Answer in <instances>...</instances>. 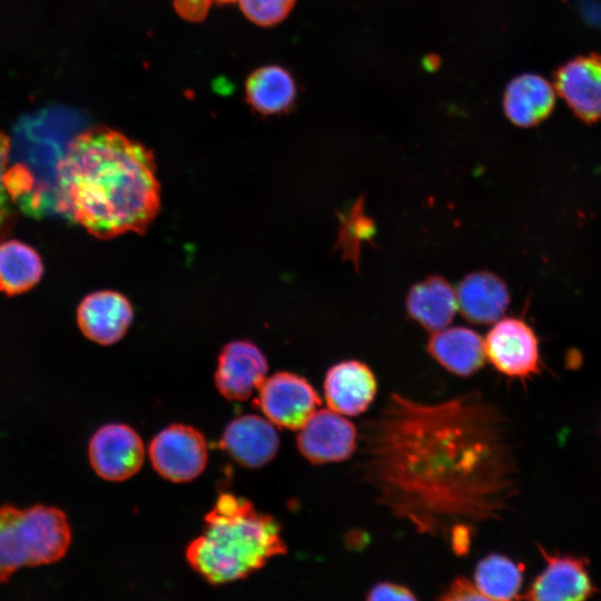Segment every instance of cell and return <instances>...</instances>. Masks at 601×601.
I'll use <instances>...</instances> for the list:
<instances>
[{"instance_id": "1", "label": "cell", "mask_w": 601, "mask_h": 601, "mask_svg": "<svg viewBox=\"0 0 601 601\" xmlns=\"http://www.w3.org/2000/svg\"><path fill=\"white\" fill-rule=\"evenodd\" d=\"M506 423L479 392L432 403L394 392L362 425V480L392 515L465 555L515 494Z\"/></svg>"}, {"instance_id": "2", "label": "cell", "mask_w": 601, "mask_h": 601, "mask_svg": "<svg viewBox=\"0 0 601 601\" xmlns=\"http://www.w3.org/2000/svg\"><path fill=\"white\" fill-rule=\"evenodd\" d=\"M57 183L58 214L101 239L145 233L160 208L152 152L108 127L71 138Z\"/></svg>"}, {"instance_id": "3", "label": "cell", "mask_w": 601, "mask_h": 601, "mask_svg": "<svg viewBox=\"0 0 601 601\" xmlns=\"http://www.w3.org/2000/svg\"><path fill=\"white\" fill-rule=\"evenodd\" d=\"M287 552L278 522L231 493L218 495L203 532L186 549L189 566L210 584L243 580Z\"/></svg>"}, {"instance_id": "4", "label": "cell", "mask_w": 601, "mask_h": 601, "mask_svg": "<svg viewBox=\"0 0 601 601\" xmlns=\"http://www.w3.org/2000/svg\"><path fill=\"white\" fill-rule=\"evenodd\" d=\"M70 543L71 528L60 509L0 506V583L22 568L61 560Z\"/></svg>"}, {"instance_id": "5", "label": "cell", "mask_w": 601, "mask_h": 601, "mask_svg": "<svg viewBox=\"0 0 601 601\" xmlns=\"http://www.w3.org/2000/svg\"><path fill=\"white\" fill-rule=\"evenodd\" d=\"M148 454L155 471L174 483H186L199 476L208 460L205 437L185 424L161 430L150 442Z\"/></svg>"}, {"instance_id": "6", "label": "cell", "mask_w": 601, "mask_h": 601, "mask_svg": "<svg viewBox=\"0 0 601 601\" xmlns=\"http://www.w3.org/2000/svg\"><path fill=\"white\" fill-rule=\"evenodd\" d=\"M486 359L511 378H529L540 373L539 341L534 331L519 317L493 323L484 338Z\"/></svg>"}, {"instance_id": "7", "label": "cell", "mask_w": 601, "mask_h": 601, "mask_svg": "<svg viewBox=\"0 0 601 601\" xmlns=\"http://www.w3.org/2000/svg\"><path fill=\"white\" fill-rule=\"evenodd\" d=\"M257 404L274 425L299 430L315 413L321 398L305 377L278 372L266 377L258 388Z\"/></svg>"}, {"instance_id": "8", "label": "cell", "mask_w": 601, "mask_h": 601, "mask_svg": "<svg viewBox=\"0 0 601 601\" xmlns=\"http://www.w3.org/2000/svg\"><path fill=\"white\" fill-rule=\"evenodd\" d=\"M88 456L96 474L110 482H122L139 472L145 459L144 443L130 426L110 423L91 436Z\"/></svg>"}, {"instance_id": "9", "label": "cell", "mask_w": 601, "mask_h": 601, "mask_svg": "<svg viewBox=\"0 0 601 601\" xmlns=\"http://www.w3.org/2000/svg\"><path fill=\"white\" fill-rule=\"evenodd\" d=\"M357 443L355 425L331 408L316 410L296 437L298 451L312 464L345 461L354 454Z\"/></svg>"}, {"instance_id": "10", "label": "cell", "mask_w": 601, "mask_h": 601, "mask_svg": "<svg viewBox=\"0 0 601 601\" xmlns=\"http://www.w3.org/2000/svg\"><path fill=\"white\" fill-rule=\"evenodd\" d=\"M540 552L545 566L518 600L581 601L595 594L587 559L550 554L542 546Z\"/></svg>"}, {"instance_id": "11", "label": "cell", "mask_w": 601, "mask_h": 601, "mask_svg": "<svg viewBox=\"0 0 601 601\" xmlns=\"http://www.w3.org/2000/svg\"><path fill=\"white\" fill-rule=\"evenodd\" d=\"M554 90L580 120H601V53L578 56L559 67Z\"/></svg>"}, {"instance_id": "12", "label": "cell", "mask_w": 601, "mask_h": 601, "mask_svg": "<svg viewBox=\"0 0 601 601\" xmlns=\"http://www.w3.org/2000/svg\"><path fill=\"white\" fill-rule=\"evenodd\" d=\"M267 371V359L254 343L233 341L223 347L218 356L215 385L227 400L245 401L258 391Z\"/></svg>"}, {"instance_id": "13", "label": "cell", "mask_w": 601, "mask_h": 601, "mask_svg": "<svg viewBox=\"0 0 601 601\" xmlns=\"http://www.w3.org/2000/svg\"><path fill=\"white\" fill-rule=\"evenodd\" d=\"M132 319L131 304L115 290L93 292L87 295L77 308V323L81 333L99 345L119 342Z\"/></svg>"}, {"instance_id": "14", "label": "cell", "mask_w": 601, "mask_h": 601, "mask_svg": "<svg viewBox=\"0 0 601 601\" xmlns=\"http://www.w3.org/2000/svg\"><path fill=\"white\" fill-rule=\"evenodd\" d=\"M220 447L239 465L258 469L277 454L279 436L270 421L248 414L233 420L226 426Z\"/></svg>"}, {"instance_id": "15", "label": "cell", "mask_w": 601, "mask_h": 601, "mask_svg": "<svg viewBox=\"0 0 601 601\" xmlns=\"http://www.w3.org/2000/svg\"><path fill=\"white\" fill-rule=\"evenodd\" d=\"M377 381L363 362L348 359L333 365L325 375L324 396L328 408L346 416L364 413L374 401Z\"/></svg>"}, {"instance_id": "16", "label": "cell", "mask_w": 601, "mask_h": 601, "mask_svg": "<svg viewBox=\"0 0 601 601\" xmlns=\"http://www.w3.org/2000/svg\"><path fill=\"white\" fill-rule=\"evenodd\" d=\"M457 309L463 317L480 325L500 319L510 304L506 284L491 272L467 274L455 290Z\"/></svg>"}, {"instance_id": "17", "label": "cell", "mask_w": 601, "mask_h": 601, "mask_svg": "<svg viewBox=\"0 0 601 601\" xmlns=\"http://www.w3.org/2000/svg\"><path fill=\"white\" fill-rule=\"evenodd\" d=\"M426 349L443 368L457 376H471L486 362L484 338L464 326L433 332Z\"/></svg>"}, {"instance_id": "18", "label": "cell", "mask_w": 601, "mask_h": 601, "mask_svg": "<svg viewBox=\"0 0 601 601\" xmlns=\"http://www.w3.org/2000/svg\"><path fill=\"white\" fill-rule=\"evenodd\" d=\"M554 105V88L536 73H523L513 78L503 95L506 118L521 128L534 127L545 120Z\"/></svg>"}, {"instance_id": "19", "label": "cell", "mask_w": 601, "mask_h": 601, "mask_svg": "<svg viewBox=\"0 0 601 601\" xmlns=\"http://www.w3.org/2000/svg\"><path fill=\"white\" fill-rule=\"evenodd\" d=\"M406 311L425 329H443L457 311L455 290L443 277L430 276L412 286L406 297Z\"/></svg>"}, {"instance_id": "20", "label": "cell", "mask_w": 601, "mask_h": 601, "mask_svg": "<svg viewBox=\"0 0 601 601\" xmlns=\"http://www.w3.org/2000/svg\"><path fill=\"white\" fill-rule=\"evenodd\" d=\"M248 105L263 115H277L292 108L296 85L292 75L279 66H265L253 71L245 83Z\"/></svg>"}, {"instance_id": "21", "label": "cell", "mask_w": 601, "mask_h": 601, "mask_svg": "<svg viewBox=\"0 0 601 601\" xmlns=\"http://www.w3.org/2000/svg\"><path fill=\"white\" fill-rule=\"evenodd\" d=\"M43 264L38 252L17 239L0 240V292L19 295L41 279Z\"/></svg>"}, {"instance_id": "22", "label": "cell", "mask_w": 601, "mask_h": 601, "mask_svg": "<svg viewBox=\"0 0 601 601\" xmlns=\"http://www.w3.org/2000/svg\"><path fill=\"white\" fill-rule=\"evenodd\" d=\"M524 565L500 553L481 559L474 571V583L487 600H515L523 583Z\"/></svg>"}, {"instance_id": "23", "label": "cell", "mask_w": 601, "mask_h": 601, "mask_svg": "<svg viewBox=\"0 0 601 601\" xmlns=\"http://www.w3.org/2000/svg\"><path fill=\"white\" fill-rule=\"evenodd\" d=\"M244 16L260 27L282 22L292 11L296 0H238Z\"/></svg>"}, {"instance_id": "24", "label": "cell", "mask_w": 601, "mask_h": 601, "mask_svg": "<svg viewBox=\"0 0 601 601\" xmlns=\"http://www.w3.org/2000/svg\"><path fill=\"white\" fill-rule=\"evenodd\" d=\"M10 139L0 131V240L12 229L14 221L13 203L7 191L4 175L10 158Z\"/></svg>"}, {"instance_id": "25", "label": "cell", "mask_w": 601, "mask_h": 601, "mask_svg": "<svg viewBox=\"0 0 601 601\" xmlns=\"http://www.w3.org/2000/svg\"><path fill=\"white\" fill-rule=\"evenodd\" d=\"M416 595L407 587L390 581L374 584L367 592L366 600H415Z\"/></svg>"}, {"instance_id": "26", "label": "cell", "mask_w": 601, "mask_h": 601, "mask_svg": "<svg viewBox=\"0 0 601 601\" xmlns=\"http://www.w3.org/2000/svg\"><path fill=\"white\" fill-rule=\"evenodd\" d=\"M446 601L487 600L474 582L465 577H456L439 598Z\"/></svg>"}, {"instance_id": "27", "label": "cell", "mask_w": 601, "mask_h": 601, "mask_svg": "<svg viewBox=\"0 0 601 601\" xmlns=\"http://www.w3.org/2000/svg\"><path fill=\"white\" fill-rule=\"evenodd\" d=\"M213 0H173L175 11L179 17L189 22L203 21L210 8Z\"/></svg>"}, {"instance_id": "28", "label": "cell", "mask_w": 601, "mask_h": 601, "mask_svg": "<svg viewBox=\"0 0 601 601\" xmlns=\"http://www.w3.org/2000/svg\"><path fill=\"white\" fill-rule=\"evenodd\" d=\"M213 1H216L218 3H230V2H235L237 0H213Z\"/></svg>"}]
</instances>
